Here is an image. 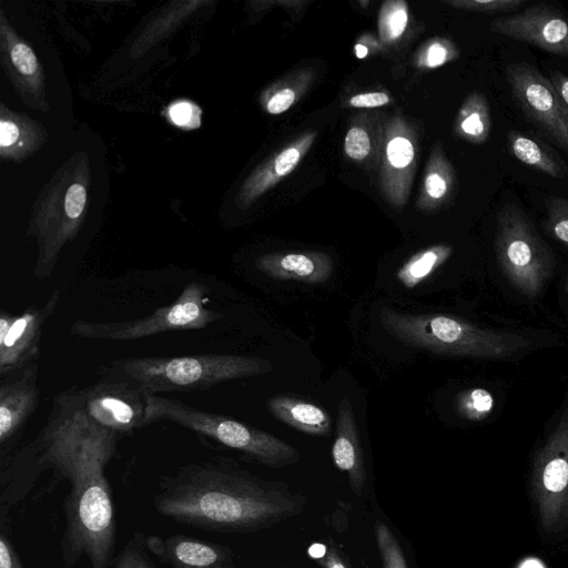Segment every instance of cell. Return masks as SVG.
<instances>
[{
	"label": "cell",
	"instance_id": "cell-1",
	"mask_svg": "<svg viewBox=\"0 0 568 568\" xmlns=\"http://www.w3.org/2000/svg\"><path fill=\"white\" fill-rule=\"evenodd\" d=\"M306 497L283 480L262 478L234 459L193 462L158 479L153 506L163 517L220 534L250 535L301 515Z\"/></svg>",
	"mask_w": 568,
	"mask_h": 568
},
{
	"label": "cell",
	"instance_id": "cell-2",
	"mask_svg": "<svg viewBox=\"0 0 568 568\" xmlns=\"http://www.w3.org/2000/svg\"><path fill=\"white\" fill-rule=\"evenodd\" d=\"M120 438L97 436L82 452L62 501L65 526L61 560L74 567L83 556L91 568H112L115 560L116 515L105 467L116 455Z\"/></svg>",
	"mask_w": 568,
	"mask_h": 568
},
{
	"label": "cell",
	"instance_id": "cell-3",
	"mask_svg": "<svg viewBox=\"0 0 568 568\" xmlns=\"http://www.w3.org/2000/svg\"><path fill=\"white\" fill-rule=\"evenodd\" d=\"M265 358L232 354L141 356L112 359L100 369L102 376L130 381L148 394L212 388L224 382L273 371Z\"/></svg>",
	"mask_w": 568,
	"mask_h": 568
},
{
	"label": "cell",
	"instance_id": "cell-4",
	"mask_svg": "<svg viewBox=\"0 0 568 568\" xmlns=\"http://www.w3.org/2000/svg\"><path fill=\"white\" fill-rule=\"evenodd\" d=\"M382 327L405 345L453 356L504 359L526 348L523 336L476 326L446 314L379 311Z\"/></svg>",
	"mask_w": 568,
	"mask_h": 568
},
{
	"label": "cell",
	"instance_id": "cell-5",
	"mask_svg": "<svg viewBox=\"0 0 568 568\" xmlns=\"http://www.w3.org/2000/svg\"><path fill=\"white\" fill-rule=\"evenodd\" d=\"M89 182L88 158L77 153L57 172L37 201L29 229L38 244L33 267L37 280L52 275L63 246L77 237L87 210Z\"/></svg>",
	"mask_w": 568,
	"mask_h": 568
},
{
	"label": "cell",
	"instance_id": "cell-6",
	"mask_svg": "<svg viewBox=\"0 0 568 568\" xmlns=\"http://www.w3.org/2000/svg\"><path fill=\"white\" fill-rule=\"evenodd\" d=\"M171 422L180 425L205 443L212 442L236 450L260 465L280 468L300 462L301 454L284 440L242 422L213 412L200 409L180 399L149 394L146 425Z\"/></svg>",
	"mask_w": 568,
	"mask_h": 568
},
{
	"label": "cell",
	"instance_id": "cell-7",
	"mask_svg": "<svg viewBox=\"0 0 568 568\" xmlns=\"http://www.w3.org/2000/svg\"><path fill=\"white\" fill-rule=\"evenodd\" d=\"M210 287L199 281L189 282L171 304L148 316L114 322L78 320L70 334L99 341H135L168 332L203 329L224 315L207 307Z\"/></svg>",
	"mask_w": 568,
	"mask_h": 568
},
{
	"label": "cell",
	"instance_id": "cell-8",
	"mask_svg": "<svg viewBox=\"0 0 568 568\" xmlns=\"http://www.w3.org/2000/svg\"><path fill=\"white\" fill-rule=\"evenodd\" d=\"M495 252L509 283L529 298L541 292L555 268L551 250L527 215L511 203L498 213Z\"/></svg>",
	"mask_w": 568,
	"mask_h": 568
},
{
	"label": "cell",
	"instance_id": "cell-9",
	"mask_svg": "<svg viewBox=\"0 0 568 568\" xmlns=\"http://www.w3.org/2000/svg\"><path fill=\"white\" fill-rule=\"evenodd\" d=\"M530 497L538 525L547 535L568 529V404L537 450L529 477Z\"/></svg>",
	"mask_w": 568,
	"mask_h": 568
},
{
	"label": "cell",
	"instance_id": "cell-10",
	"mask_svg": "<svg viewBox=\"0 0 568 568\" xmlns=\"http://www.w3.org/2000/svg\"><path fill=\"white\" fill-rule=\"evenodd\" d=\"M59 395L90 425L122 438L146 425L148 393L136 384L112 376Z\"/></svg>",
	"mask_w": 568,
	"mask_h": 568
},
{
	"label": "cell",
	"instance_id": "cell-11",
	"mask_svg": "<svg viewBox=\"0 0 568 568\" xmlns=\"http://www.w3.org/2000/svg\"><path fill=\"white\" fill-rule=\"evenodd\" d=\"M506 77L526 116L568 154V106L550 80L526 63H509Z\"/></svg>",
	"mask_w": 568,
	"mask_h": 568
},
{
	"label": "cell",
	"instance_id": "cell-12",
	"mask_svg": "<svg viewBox=\"0 0 568 568\" xmlns=\"http://www.w3.org/2000/svg\"><path fill=\"white\" fill-rule=\"evenodd\" d=\"M60 297L61 290L57 288L40 306L30 305L20 314L0 311L1 378L37 362L43 327L55 312Z\"/></svg>",
	"mask_w": 568,
	"mask_h": 568
},
{
	"label": "cell",
	"instance_id": "cell-13",
	"mask_svg": "<svg viewBox=\"0 0 568 568\" xmlns=\"http://www.w3.org/2000/svg\"><path fill=\"white\" fill-rule=\"evenodd\" d=\"M39 366L32 363L0 383V463L14 450L31 416L40 405Z\"/></svg>",
	"mask_w": 568,
	"mask_h": 568
},
{
	"label": "cell",
	"instance_id": "cell-14",
	"mask_svg": "<svg viewBox=\"0 0 568 568\" xmlns=\"http://www.w3.org/2000/svg\"><path fill=\"white\" fill-rule=\"evenodd\" d=\"M488 29L568 59V19L546 3L495 18Z\"/></svg>",
	"mask_w": 568,
	"mask_h": 568
},
{
	"label": "cell",
	"instance_id": "cell-15",
	"mask_svg": "<svg viewBox=\"0 0 568 568\" xmlns=\"http://www.w3.org/2000/svg\"><path fill=\"white\" fill-rule=\"evenodd\" d=\"M0 60L22 102L33 110H49L45 79L38 58L30 45L13 30L2 10Z\"/></svg>",
	"mask_w": 568,
	"mask_h": 568
},
{
	"label": "cell",
	"instance_id": "cell-16",
	"mask_svg": "<svg viewBox=\"0 0 568 568\" xmlns=\"http://www.w3.org/2000/svg\"><path fill=\"white\" fill-rule=\"evenodd\" d=\"M144 544L166 568H234L235 554L226 545L184 534L148 535Z\"/></svg>",
	"mask_w": 568,
	"mask_h": 568
},
{
	"label": "cell",
	"instance_id": "cell-17",
	"mask_svg": "<svg viewBox=\"0 0 568 568\" xmlns=\"http://www.w3.org/2000/svg\"><path fill=\"white\" fill-rule=\"evenodd\" d=\"M332 457L335 466L347 474L351 490L361 497L366 483V469L353 406L346 397L339 400L337 407Z\"/></svg>",
	"mask_w": 568,
	"mask_h": 568
},
{
	"label": "cell",
	"instance_id": "cell-18",
	"mask_svg": "<svg viewBox=\"0 0 568 568\" xmlns=\"http://www.w3.org/2000/svg\"><path fill=\"white\" fill-rule=\"evenodd\" d=\"M257 268L271 278L308 284L327 282L334 264L322 252H286L266 254L256 260Z\"/></svg>",
	"mask_w": 568,
	"mask_h": 568
},
{
	"label": "cell",
	"instance_id": "cell-19",
	"mask_svg": "<svg viewBox=\"0 0 568 568\" xmlns=\"http://www.w3.org/2000/svg\"><path fill=\"white\" fill-rule=\"evenodd\" d=\"M47 130L24 113L0 104V156L20 162L37 152L47 141Z\"/></svg>",
	"mask_w": 568,
	"mask_h": 568
},
{
	"label": "cell",
	"instance_id": "cell-20",
	"mask_svg": "<svg viewBox=\"0 0 568 568\" xmlns=\"http://www.w3.org/2000/svg\"><path fill=\"white\" fill-rule=\"evenodd\" d=\"M313 139L314 134L304 135L294 144L284 149L272 161L257 169L240 191L237 196L239 205H248L281 178L288 175L297 166Z\"/></svg>",
	"mask_w": 568,
	"mask_h": 568
},
{
	"label": "cell",
	"instance_id": "cell-21",
	"mask_svg": "<svg viewBox=\"0 0 568 568\" xmlns=\"http://www.w3.org/2000/svg\"><path fill=\"white\" fill-rule=\"evenodd\" d=\"M270 413L284 424L314 436H327L332 420L326 410L300 398L276 395L266 403Z\"/></svg>",
	"mask_w": 568,
	"mask_h": 568
},
{
	"label": "cell",
	"instance_id": "cell-22",
	"mask_svg": "<svg viewBox=\"0 0 568 568\" xmlns=\"http://www.w3.org/2000/svg\"><path fill=\"white\" fill-rule=\"evenodd\" d=\"M507 142L513 155L524 164L551 178H568V166L534 139L510 130L507 133Z\"/></svg>",
	"mask_w": 568,
	"mask_h": 568
},
{
	"label": "cell",
	"instance_id": "cell-23",
	"mask_svg": "<svg viewBox=\"0 0 568 568\" xmlns=\"http://www.w3.org/2000/svg\"><path fill=\"white\" fill-rule=\"evenodd\" d=\"M455 129L460 138L470 143L483 144L488 140L491 120L484 94L474 92L466 99L459 110Z\"/></svg>",
	"mask_w": 568,
	"mask_h": 568
},
{
	"label": "cell",
	"instance_id": "cell-24",
	"mask_svg": "<svg viewBox=\"0 0 568 568\" xmlns=\"http://www.w3.org/2000/svg\"><path fill=\"white\" fill-rule=\"evenodd\" d=\"M452 253L453 248L444 244L433 245L419 251L399 267L396 277L403 286L413 288L439 268Z\"/></svg>",
	"mask_w": 568,
	"mask_h": 568
},
{
	"label": "cell",
	"instance_id": "cell-25",
	"mask_svg": "<svg viewBox=\"0 0 568 568\" xmlns=\"http://www.w3.org/2000/svg\"><path fill=\"white\" fill-rule=\"evenodd\" d=\"M201 4H203L202 1L175 2L174 8L163 11L136 39L131 49V55L139 57L143 54Z\"/></svg>",
	"mask_w": 568,
	"mask_h": 568
},
{
	"label": "cell",
	"instance_id": "cell-26",
	"mask_svg": "<svg viewBox=\"0 0 568 568\" xmlns=\"http://www.w3.org/2000/svg\"><path fill=\"white\" fill-rule=\"evenodd\" d=\"M374 534L383 568H408L398 540L384 521L376 520Z\"/></svg>",
	"mask_w": 568,
	"mask_h": 568
},
{
	"label": "cell",
	"instance_id": "cell-27",
	"mask_svg": "<svg viewBox=\"0 0 568 568\" xmlns=\"http://www.w3.org/2000/svg\"><path fill=\"white\" fill-rule=\"evenodd\" d=\"M142 532H134L116 554L112 568H158L148 551Z\"/></svg>",
	"mask_w": 568,
	"mask_h": 568
},
{
	"label": "cell",
	"instance_id": "cell-28",
	"mask_svg": "<svg viewBox=\"0 0 568 568\" xmlns=\"http://www.w3.org/2000/svg\"><path fill=\"white\" fill-rule=\"evenodd\" d=\"M458 413L469 420H481L490 414L494 407V397L485 388H470L457 397Z\"/></svg>",
	"mask_w": 568,
	"mask_h": 568
},
{
	"label": "cell",
	"instance_id": "cell-29",
	"mask_svg": "<svg viewBox=\"0 0 568 568\" xmlns=\"http://www.w3.org/2000/svg\"><path fill=\"white\" fill-rule=\"evenodd\" d=\"M546 227L561 243L568 245V199L551 196L546 200Z\"/></svg>",
	"mask_w": 568,
	"mask_h": 568
},
{
	"label": "cell",
	"instance_id": "cell-30",
	"mask_svg": "<svg viewBox=\"0 0 568 568\" xmlns=\"http://www.w3.org/2000/svg\"><path fill=\"white\" fill-rule=\"evenodd\" d=\"M453 186V171L450 165L444 161L442 156H438L436 162V170H433L426 176L425 190L427 195L435 200L442 201L449 192Z\"/></svg>",
	"mask_w": 568,
	"mask_h": 568
},
{
	"label": "cell",
	"instance_id": "cell-31",
	"mask_svg": "<svg viewBox=\"0 0 568 568\" xmlns=\"http://www.w3.org/2000/svg\"><path fill=\"white\" fill-rule=\"evenodd\" d=\"M407 9L405 3H393L392 8L383 9L381 31L385 40H394L402 36L407 26Z\"/></svg>",
	"mask_w": 568,
	"mask_h": 568
},
{
	"label": "cell",
	"instance_id": "cell-32",
	"mask_svg": "<svg viewBox=\"0 0 568 568\" xmlns=\"http://www.w3.org/2000/svg\"><path fill=\"white\" fill-rule=\"evenodd\" d=\"M201 109L193 102L187 100H179L168 108V119L179 128L191 130L199 128L201 124Z\"/></svg>",
	"mask_w": 568,
	"mask_h": 568
},
{
	"label": "cell",
	"instance_id": "cell-33",
	"mask_svg": "<svg viewBox=\"0 0 568 568\" xmlns=\"http://www.w3.org/2000/svg\"><path fill=\"white\" fill-rule=\"evenodd\" d=\"M0 568H24L11 538L10 515L0 514Z\"/></svg>",
	"mask_w": 568,
	"mask_h": 568
},
{
	"label": "cell",
	"instance_id": "cell-34",
	"mask_svg": "<svg viewBox=\"0 0 568 568\" xmlns=\"http://www.w3.org/2000/svg\"><path fill=\"white\" fill-rule=\"evenodd\" d=\"M526 0H457L450 4L468 11L499 13L518 10Z\"/></svg>",
	"mask_w": 568,
	"mask_h": 568
},
{
	"label": "cell",
	"instance_id": "cell-35",
	"mask_svg": "<svg viewBox=\"0 0 568 568\" xmlns=\"http://www.w3.org/2000/svg\"><path fill=\"white\" fill-rule=\"evenodd\" d=\"M386 156L393 168L402 170L413 163L415 156L414 145L407 138L396 135L387 143Z\"/></svg>",
	"mask_w": 568,
	"mask_h": 568
},
{
	"label": "cell",
	"instance_id": "cell-36",
	"mask_svg": "<svg viewBox=\"0 0 568 568\" xmlns=\"http://www.w3.org/2000/svg\"><path fill=\"white\" fill-rule=\"evenodd\" d=\"M344 150L354 160L365 159L371 150L367 132L359 126L351 128L345 136Z\"/></svg>",
	"mask_w": 568,
	"mask_h": 568
},
{
	"label": "cell",
	"instance_id": "cell-37",
	"mask_svg": "<svg viewBox=\"0 0 568 568\" xmlns=\"http://www.w3.org/2000/svg\"><path fill=\"white\" fill-rule=\"evenodd\" d=\"M457 55L458 51L452 42L437 41L427 48L424 63L427 68H437Z\"/></svg>",
	"mask_w": 568,
	"mask_h": 568
},
{
	"label": "cell",
	"instance_id": "cell-38",
	"mask_svg": "<svg viewBox=\"0 0 568 568\" xmlns=\"http://www.w3.org/2000/svg\"><path fill=\"white\" fill-rule=\"evenodd\" d=\"M323 550L320 552L312 545L308 548L311 558L322 568H347L343 557L335 545H322Z\"/></svg>",
	"mask_w": 568,
	"mask_h": 568
},
{
	"label": "cell",
	"instance_id": "cell-39",
	"mask_svg": "<svg viewBox=\"0 0 568 568\" xmlns=\"http://www.w3.org/2000/svg\"><path fill=\"white\" fill-rule=\"evenodd\" d=\"M295 101V92L285 88L271 97L267 101L266 110L271 114H281L288 110Z\"/></svg>",
	"mask_w": 568,
	"mask_h": 568
},
{
	"label": "cell",
	"instance_id": "cell-40",
	"mask_svg": "<svg viewBox=\"0 0 568 568\" xmlns=\"http://www.w3.org/2000/svg\"><path fill=\"white\" fill-rule=\"evenodd\" d=\"M389 97L383 92H368L351 98L349 104L354 108H378L387 104Z\"/></svg>",
	"mask_w": 568,
	"mask_h": 568
},
{
	"label": "cell",
	"instance_id": "cell-41",
	"mask_svg": "<svg viewBox=\"0 0 568 568\" xmlns=\"http://www.w3.org/2000/svg\"><path fill=\"white\" fill-rule=\"evenodd\" d=\"M550 82L568 106V77L560 72H554Z\"/></svg>",
	"mask_w": 568,
	"mask_h": 568
},
{
	"label": "cell",
	"instance_id": "cell-42",
	"mask_svg": "<svg viewBox=\"0 0 568 568\" xmlns=\"http://www.w3.org/2000/svg\"><path fill=\"white\" fill-rule=\"evenodd\" d=\"M355 53L357 58L363 59L367 55L368 50L365 45L358 43L355 45Z\"/></svg>",
	"mask_w": 568,
	"mask_h": 568
},
{
	"label": "cell",
	"instance_id": "cell-43",
	"mask_svg": "<svg viewBox=\"0 0 568 568\" xmlns=\"http://www.w3.org/2000/svg\"><path fill=\"white\" fill-rule=\"evenodd\" d=\"M565 292H566V297H567V303H568V278L566 282V286H565Z\"/></svg>",
	"mask_w": 568,
	"mask_h": 568
}]
</instances>
